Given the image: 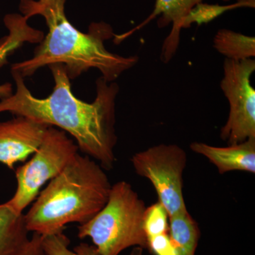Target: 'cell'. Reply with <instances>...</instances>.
I'll return each instance as SVG.
<instances>
[{
  "label": "cell",
  "instance_id": "cell-1",
  "mask_svg": "<svg viewBox=\"0 0 255 255\" xmlns=\"http://www.w3.org/2000/svg\"><path fill=\"white\" fill-rule=\"evenodd\" d=\"M53 80V92L46 98H37L25 84L24 78L11 71L16 90L0 100V114L9 112L58 128L74 137L79 150L95 159L104 169L113 168L116 161V100L118 84L103 77L96 81L95 100L87 103L72 91L70 78L61 64L48 66Z\"/></svg>",
  "mask_w": 255,
  "mask_h": 255
},
{
  "label": "cell",
  "instance_id": "cell-2",
  "mask_svg": "<svg viewBox=\"0 0 255 255\" xmlns=\"http://www.w3.org/2000/svg\"><path fill=\"white\" fill-rule=\"evenodd\" d=\"M65 4L41 5L36 0H21L19 8L23 16L28 19L41 15L46 20L48 32L33 57L14 63L11 71L24 78L43 67L61 64L70 80L95 68L107 82H112L138 63L137 55L124 57L106 48L105 42L115 36L109 23H92L88 33L77 29L67 18Z\"/></svg>",
  "mask_w": 255,
  "mask_h": 255
},
{
  "label": "cell",
  "instance_id": "cell-3",
  "mask_svg": "<svg viewBox=\"0 0 255 255\" xmlns=\"http://www.w3.org/2000/svg\"><path fill=\"white\" fill-rule=\"evenodd\" d=\"M111 188L105 169L78 152L23 214L28 232L50 236L63 233L69 223L87 222L107 204Z\"/></svg>",
  "mask_w": 255,
  "mask_h": 255
},
{
  "label": "cell",
  "instance_id": "cell-4",
  "mask_svg": "<svg viewBox=\"0 0 255 255\" xmlns=\"http://www.w3.org/2000/svg\"><path fill=\"white\" fill-rule=\"evenodd\" d=\"M146 206L126 181L112 185L105 206L92 219L79 225L80 239L90 238L100 255H119L131 248H147L143 228Z\"/></svg>",
  "mask_w": 255,
  "mask_h": 255
},
{
  "label": "cell",
  "instance_id": "cell-5",
  "mask_svg": "<svg viewBox=\"0 0 255 255\" xmlns=\"http://www.w3.org/2000/svg\"><path fill=\"white\" fill-rule=\"evenodd\" d=\"M78 151L76 142L66 132L58 128H48L33 157L15 171L16 191L6 204L18 214H23L41 188L60 174Z\"/></svg>",
  "mask_w": 255,
  "mask_h": 255
},
{
  "label": "cell",
  "instance_id": "cell-6",
  "mask_svg": "<svg viewBox=\"0 0 255 255\" xmlns=\"http://www.w3.org/2000/svg\"><path fill=\"white\" fill-rule=\"evenodd\" d=\"M137 175L148 179L169 217L187 211L183 195V174L187 156L175 144H159L132 155Z\"/></svg>",
  "mask_w": 255,
  "mask_h": 255
},
{
  "label": "cell",
  "instance_id": "cell-7",
  "mask_svg": "<svg viewBox=\"0 0 255 255\" xmlns=\"http://www.w3.org/2000/svg\"><path fill=\"white\" fill-rule=\"evenodd\" d=\"M221 90L229 104L227 122L221 129V137L228 145L255 138V90L251 77L255 60L225 59Z\"/></svg>",
  "mask_w": 255,
  "mask_h": 255
},
{
  "label": "cell",
  "instance_id": "cell-8",
  "mask_svg": "<svg viewBox=\"0 0 255 255\" xmlns=\"http://www.w3.org/2000/svg\"><path fill=\"white\" fill-rule=\"evenodd\" d=\"M0 122V163L14 169L41 145L50 126L21 116Z\"/></svg>",
  "mask_w": 255,
  "mask_h": 255
},
{
  "label": "cell",
  "instance_id": "cell-9",
  "mask_svg": "<svg viewBox=\"0 0 255 255\" xmlns=\"http://www.w3.org/2000/svg\"><path fill=\"white\" fill-rule=\"evenodd\" d=\"M203 1L204 0H155L152 12L135 28L136 30L142 28L156 17H158L157 23L159 28L172 25V30L162 45L160 55L162 63H168L177 53L183 21L190 10Z\"/></svg>",
  "mask_w": 255,
  "mask_h": 255
},
{
  "label": "cell",
  "instance_id": "cell-10",
  "mask_svg": "<svg viewBox=\"0 0 255 255\" xmlns=\"http://www.w3.org/2000/svg\"><path fill=\"white\" fill-rule=\"evenodd\" d=\"M190 149L209 159L220 174L233 171L255 173V138L228 147H215L204 142H194L191 143Z\"/></svg>",
  "mask_w": 255,
  "mask_h": 255
},
{
  "label": "cell",
  "instance_id": "cell-11",
  "mask_svg": "<svg viewBox=\"0 0 255 255\" xmlns=\"http://www.w3.org/2000/svg\"><path fill=\"white\" fill-rule=\"evenodd\" d=\"M27 21L23 15L11 14L5 16L4 22L9 30V34L0 41V68L7 63L8 57L25 42L38 43L41 41L42 32L28 26ZM12 94L11 83L0 85V100L7 98Z\"/></svg>",
  "mask_w": 255,
  "mask_h": 255
},
{
  "label": "cell",
  "instance_id": "cell-12",
  "mask_svg": "<svg viewBox=\"0 0 255 255\" xmlns=\"http://www.w3.org/2000/svg\"><path fill=\"white\" fill-rule=\"evenodd\" d=\"M28 233L23 214L0 204V255L17 254L29 240Z\"/></svg>",
  "mask_w": 255,
  "mask_h": 255
},
{
  "label": "cell",
  "instance_id": "cell-13",
  "mask_svg": "<svg viewBox=\"0 0 255 255\" xmlns=\"http://www.w3.org/2000/svg\"><path fill=\"white\" fill-rule=\"evenodd\" d=\"M169 236L177 255H196L201 231L188 211L169 217Z\"/></svg>",
  "mask_w": 255,
  "mask_h": 255
},
{
  "label": "cell",
  "instance_id": "cell-14",
  "mask_svg": "<svg viewBox=\"0 0 255 255\" xmlns=\"http://www.w3.org/2000/svg\"><path fill=\"white\" fill-rule=\"evenodd\" d=\"M213 46L225 59L244 60L255 57V37L232 30H219L213 40Z\"/></svg>",
  "mask_w": 255,
  "mask_h": 255
},
{
  "label": "cell",
  "instance_id": "cell-15",
  "mask_svg": "<svg viewBox=\"0 0 255 255\" xmlns=\"http://www.w3.org/2000/svg\"><path fill=\"white\" fill-rule=\"evenodd\" d=\"M255 0H238L237 2L229 5L210 4L199 2L190 10L182 23L183 28L191 27L196 23L198 26L214 21L216 18L238 8H255Z\"/></svg>",
  "mask_w": 255,
  "mask_h": 255
},
{
  "label": "cell",
  "instance_id": "cell-16",
  "mask_svg": "<svg viewBox=\"0 0 255 255\" xmlns=\"http://www.w3.org/2000/svg\"><path fill=\"white\" fill-rule=\"evenodd\" d=\"M70 244V240L63 232L43 236V249L47 255H100L94 246L80 243L72 251ZM142 248L135 247L129 255H142Z\"/></svg>",
  "mask_w": 255,
  "mask_h": 255
},
{
  "label": "cell",
  "instance_id": "cell-17",
  "mask_svg": "<svg viewBox=\"0 0 255 255\" xmlns=\"http://www.w3.org/2000/svg\"><path fill=\"white\" fill-rule=\"evenodd\" d=\"M169 219L167 211L159 201L146 207L143 228L147 238L168 233Z\"/></svg>",
  "mask_w": 255,
  "mask_h": 255
},
{
  "label": "cell",
  "instance_id": "cell-18",
  "mask_svg": "<svg viewBox=\"0 0 255 255\" xmlns=\"http://www.w3.org/2000/svg\"><path fill=\"white\" fill-rule=\"evenodd\" d=\"M147 249L155 255H177L169 233L147 238Z\"/></svg>",
  "mask_w": 255,
  "mask_h": 255
},
{
  "label": "cell",
  "instance_id": "cell-19",
  "mask_svg": "<svg viewBox=\"0 0 255 255\" xmlns=\"http://www.w3.org/2000/svg\"><path fill=\"white\" fill-rule=\"evenodd\" d=\"M16 255H47L43 247V236L33 233L26 244Z\"/></svg>",
  "mask_w": 255,
  "mask_h": 255
},
{
  "label": "cell",
  "instance_id": "cell-20",
  "mask_svg": "<svg viewBox=\"0 0 255 255\" xmlns=\"http://www.w3.org/2000/svg\"><path fill=\"white\" fill-rule=\"evenodd\" d=\"M38 4L41 5H51L57 3L65 2V0H36Z\"/></svg>",
  "mask_w": 255,
  "mask_h": 255
},
{
  "label": "cell",
  "instance_id": "cell-21",
  "mask_svg": "<svg viewBox=\"0 0 255 255\" xmlns=\"http://www.w3.org/2000/svg\"><path fill=\"white\" fill-rule=\"evenodd\" d=\"M222 1H230V0H222Z\"/></svg>",
  "mask_w": 255,
  "mask_h": 255
}]
</instances>
